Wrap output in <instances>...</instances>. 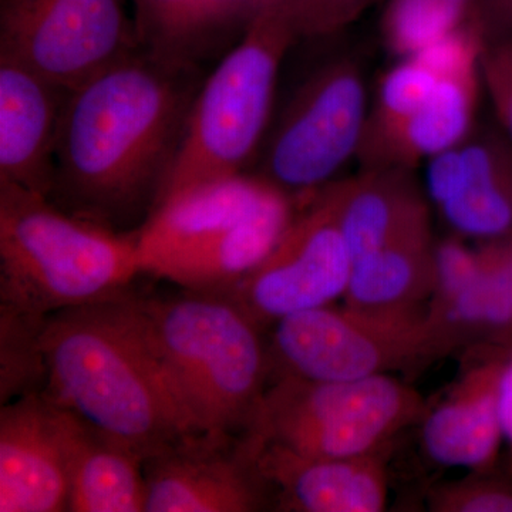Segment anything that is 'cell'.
<instances>
[{"label":"cell","instance_id":"6da1fadb","mask_svg":"<svg viewBox=\"0 0 512 512\" xmlns=\"http://www.w3.org/2000/svg\"><path fill=\"white\" fill-rule=\"evenodd\" d=\"M198 72L140 49L70 90L50 200L114 229L148 217L180 153Z\"/></svg>","mask_w":512,"mask_h":512},{"label":"cell","instance_id":"7a4b0ae2","mask_svg":"<svg viewBox=\"0 0 512 512\" xmlns=\"http://www.w3.org/2000/svg\"><path fill=\"white\" fill-rule=\"evenodd\" d=\"M42 349L43 393L144 463L201 434L138 330L126 293L49 316Z\"/></svg>","mask_w":512,"mask_h":512},{"label":"cell","instance_id":"3957f363","mask_svg":"<svg viewBox=\"0 0 512 512\" xmlns=\"http://www.w3.org/2000/svg\"><path fill=\"white\" fill-rule=\"evenodd\" d=\"M128 311L201 433L247 430L266 389L269 353L259 326L217 292L131 298Z\"/></svg>","mask_w":512,"mask_h":512},{"label":"cell","instance_id":"277c9868","mask_svg":"<svg viewBox=\"0 0 512 512\" xmlns=\"http://www.w3.org/2000/svg\"><path fill=\"white\" fill-rule=\"evenodd\" d=\"M141 272L136 234L0 187V306L49 318L117 298Z\"/></svg>","mask_w":512,"mask_h":512},{"label":"cell","instance_id":"5b68a950","mask_svg":"<svg viewBox=\"0 0 512 512\" xmlns=\"http://www.w3.org/2000/svg\"><path fill=\"white\" fill-rule=\"evenodd\" d=\"M296 39L288 0H262L247 29L201 83L158 204L202 181L245 173L264 141L279 72Z\"/></svg>","mask_w":512,"mask_h":512},{"label":"cell","instance_id":"8992f818","mask_svg":"<svg viewBox=\"0 0 512 512\" xmlns=\"http://www.w3.org/2000/svg\"><path fill=\"white\" fill-rule=\"evenodd\" d=\"M416 390L389 375L350 382L278 376L266 386L247 436L309 457L379 453L426 416Z\"/></svg>","mask_w":512,"mask_h":512},{"label":"cell","instance_id":"52a82bcc","mask_svg":"<svg viewBox=\"0 0 512 512\" xmlns=\"http://www.w3.org/2000/svg\"><path fill=\"white\" fill-rule=\"evenodd\" d=\"M369 103L365 73L350 56L316 69L293 93L266 140L259 175L305 202L357 158Z\"/></svg>","mask_w":512,"mask_h":512},{"label":"cell","instance_id":"ba28073f","mask_svg":"<svg viewBox=\"0 0 512 512\" xmlns=\"http://www.w3.org/2000/svg\"><path fill=\"white\" fill-rule=\"evenodd\" d=\"M439 356L426 313L377 315L332 303L278 320L269 353L278 376L313 382L387 375Z\"/></svg>","mask_w":512,"mask_h":512},{"label":"cell","instance_id":"9c48e42d","mask_svg":"<svg viewBox=\"0 0 512 512\" xmlns=\"http://www.w3.org/2000/svg\"><path fill=\"white\" fill-rule=\"evenodd\" d=\"M140 49L131 0H0V56L69 92Z\"/></svg>","mask_w":512,"mask_h":512},{"label":"cell","instance_id":"30bf717a","mask_svg":"<svg viewBox=\"0 0 512 512\" xmlns=\"http://www.w3.org/2000/svg\"><path fill=\"white\" fill-rule=\"evenodd\" d=\"M352 266L332 212L313 194L271 254L222 295L237 303L259 328L275 325L286 316L343 298Z\"/></svg>","mask_w":512,"mask_h":512},{"label":"cell","instance_id":"8fae6325","mask_svg":"<svg viewBox=\"0 0 512 512\" xmlns=\"http://www.w3.org/2000/svg\"><path fill=\"white\" fill-rule=\"evenodd\" d=\"M426 195L454 235L477 242L512 234V141L476 126L426 164Z\"/></svg>","mask_w":512,"mask_h":512},{"label":"cell","instance_id":"7c38bea8","mask_svg":"<svg viewBox=\"0 0 512 512\" xmlns=\"http://www.w3.org/2000/svg\"><path fill=\"white\" fill-rule=\"evenodd\" d=\"M194 434L144 463L146 512H251L265 503V483L244 443Z\"/></svg>","mask_w":512,"mask_h":512},{"label":"cell","instance_id":"4fadbf2b","mask_svg":"<svg viewBox=\"0 0 512 512\" xmlns=\"http://www.w3.org/2000/svg\"><path fill=\"white\" fill-rule=\"evenodd\" d=\"M484 45L474 23L458 33L433 92L386 140L357 157L362 168L416 171L419 165L470 136L477 126L480 94L484 90L481 74Z\"/></svg>","mask_w":512,"mask_h":512},{"label":"cell","instance_id":"5bb4252c","mask_svg":"<svg viewBox=\"0 0 512 512\" xmlns=\"http://www.w3.org/2000/svg\"><path fill=\"white\" fill-rule=\"evenodd\" d=\"M245 447L282 511L379 512L386 508L383 451L359 457H309L245 436Z\"/></svg>","mask_w":512,"mask_h":512},{"label":"cell","instance_id":"9a60e30c","mask_svg":"<svg viewBox=\"0 0 512 512\" xmlns=\"http://www.w3.org/2000/svg\"><path fill=\"white\" fill-rule=\"evenodd\" d=\"M69 473L55 406L28 394L0 410V512L69 511Z\"/></svg>","mask_w":512,"mask_h":512},{"label":"cell","instance_id":"2e32d148","mask_svg":"<svg viewBox=\"0 0 512 512\" xmlns=\"http://www.w3.org/2000/svg\"><path fill=\"white\" fill-rule=\"evenodd\" d=\"M69 90L0 56V187L50 198Z\"/></svg>","mask_w":512,"mask_h":512},{"label":"cell","instance_id":"e0dca14e","mask_svg":"<svg viewBox=\"0 0 512 512\" xmlns=\"http://www.w3.org/2000/svg\"><path fill=\"white\" fill-rule=\"evenodd\" d=\"M276 188L262 175L239 173L168 195L136 232L143 272L247 217Z\"/></svg>","mask_w":512,"mask_h":512},{"label":"cell","instance_id":"ac0fdd59","mask_svg":"<svg viewBox=\"0 0 512 512\" xmlns=\"http://www.w3.org/2000/svg\"><path fill=\"white\" fill-rule=\"evenodd\" d=\"M338 225L353 261L430 227V201L406 168H362L315 192Z\"/></svg>","mask_w":512,"mask_h":512},{"label":"cell","instance_id":"d6986e66","mask_svg":"<svg viewBox=\"0 0 512 512\" xmlns=\"http://www.w3.org/2000/svg\"><path fill=\"white\" fill-rule=\"evenodd\" d=\"M302 202L276 188L251 214L151 271L188 291L224 293L271 254Z\"/></svg>","mask_w":512,"mask_h":512},{"label":"cell","instance_id":"ffe728a7","mask_svg":"<svg viewBox=\"0 0 512 512\" xmlns=\"http://www.w3.org/2000/svg\"><path fill=\"white\" fill-rule=\"evenodd\" d=\"M262 0H131L138 42L148 55L187 69L237 42Z\"/></svg>","mask_w":512,"mask_h":512},{"label":"cell","instance_id":"44dd1931","mask_svg":"<svg viewBox=\"0 0 512 512\" xmlns=\"http://www.w3.org/2000/svg\"><path fill=\"white\" fill-rule=\"evenodd\" d=\"M56 420L69 473V511L146 512L144 460L59 404Z\"/></svg>","mask_w":512,"mask_h":512},{"label":"cell","instance_id":"7402d4cb","mask_svg":"<svg viewBox=\"0 0 512 512\" xmlns=\"http://www.w3.org/2000/svg\"><path fill=\"white\" fill-rule=\"evenodd\" d=\"M504 360L491 359L468 370L444 402L427 410L424 450L448 467L485 468L494 463L503 439L498 416V383Z\"/></svg>","mask_w":512,"mask_h":512},{"label":"cell","instance_id":"603a6c76","mask_svg":"<svg viewBox=\"0 0 512 512\" xmlns=\"http://www.w3.org/2000/svg\"><path fill=\"white\" fill-rule=\"evenodd\" d=\"M436 284V242L417 229L353 261L345 305L377 315H421Z\"/></svg>","mask_w":512,"mask_h":512},{"label":"cell","instance_id":"cb8c5ba5","mask_svg":"<svg viewBox=\"0 0 512 512\" xmlns=\"http://www.w3.org/2000/svg\"><path fill=\"white\" fill-rule=\"evenodd\" d=\"M477 252L476 281L433 323L448 350L512 332V234L478 242Z\"/></svg>","mask_w":512,"mask_h":512},{"label":"cell","instance_id":"d4e9b609","mask_svg":"<svg viewBox=\"0 0 512 512\" xmlns=\"http://www.w3.org/2000/svg\"><path fill=\"white\" fill-rule=\"evenodd\" d=\"M477 0H390L382 40L394 59L419 55L474 23Z\"/></svg>","mask_w":512,"mask_h":512},{"label":"cell","instance_id":"484cf974","mask_svg":"<svg viewBox=\"0 0 512 512\" xmlns=\"http://www.w3.org/2000/svg\"><path fill=\"white\" fill-rule=\"evenodd\" d=\"M47 318L0 306V396L2 404L42 393L46 386L42 332Z\"/></svg>","mask_w":512,"mask_h":512},{"label":"cell","instance_id":"4316f807","mask_svg":"<svg viewBox=\"0 0 512 512\" xmlns=\"http://www.w3.org/2000/svg\"><path fill=\"white\" fill-rule=\"evenodd\" d=\"M375 0H288L299 39H319L342 32Z\"/></svg>","mask_w":512,"mask_h":512},{"label":"cell","instance_id":"83f0119b","mask_svg":"<svg viewBox=\"0 0 512 512\" xmlns=\"http://www.w3.org/2000/svg\"><path fill=\"white\" fill-rule=\"evenodd\" d=\"M434 512H512V488L491 480H463L430 495Z\"/></svg>","mask_w":512,"mask_h":512},{"label":"cell","instance_id":"f1b7e54d","mask_svg":"<svg viewBox=\"0 0 512 512\" xmlns=\"http://www.w3.org/2000/svg\"><path fill=\"white\" fill-rule=\"evenodd\" d=\"M481 74L498 127L512 141V36L485 43Z\"/></svg>","mask_w":512,"mask_h":512},{"label":"cell","instance_id":"f546056e","mask_svg":"<svg viewBox=\"0 0 512 512\" xmlns=\"http://www.w3.org/2000/svg\"><path fill=\"white\" fill-rule=\"evenodd\" d=\"M474 25L485 43L512 36V0H477Z\"/></svg>","mask_w":512,"mask_h":512},{"label":"cell","instance_id":"4dcf8cb0","mask_svg":"<svg viewBox=\"0 0 512 512\" xmlns=\"http://www.w3.org/2000/svg\"><path fill=\"white\" fill-rule=\"evenodd\" d=\"M498 416L504 437L512 443V357L505 362L498 383Z\"/></svg>","mask_w":512,"mask_h":512}]
</instances>
